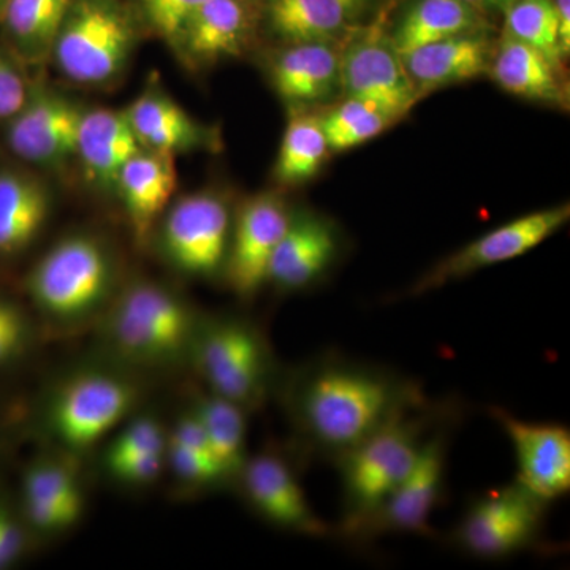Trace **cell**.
Instances as JSON below:
<instances>
[{
	"label": "cell",
	"mask_w": 570,
	"mask_h": 570,
	"mask_svg": "<svg viewBox=\"0 0 570 570\" xmlns=\"http://www.w3.org/2000/svg\"><path fill=\"white\" fill-rule=\"evenodd\" d=\"M275 396L298 452L333 463L393 420L430 403L414 379L335 352L283 371Z\"/></svg>",
	"instance_id": "cell-1"
},
{
	"label": "cell",
	"mask_w": 570,
	"mask_h": 570,
	"mask_svg": "<svg viewBox=\"0 0 570 570\" xmlns=\"http://www.w3.org/2000/svg\"><path fill=\"white\" fill-rule=\"evenodd\" d=\"M202 313L153 279L124 281L94 326L100 358L138 376L187 370Z\"/></svg>",
	"instance_id": "cell-2"
},
{
	"label": "cell",
	"mask_w": 570,
	"mask_h": 570,
	"mask_svg": "<svg viewBox=\"0 0 570 570\" xmlns=\"http://www.w3.org/2000/svg\"><path fill=\"white\" fill-rule=\"evenodd\" d=\"M122 284L110 243L92 232H75L41 255L24 288L43 333L73 336L92 332Z\"/></svg>",
	"instance_id": "cell-3"
},
{
	"label": "cell",
	"mask_w": 570,
	"mask_h": 570,
	"mask_svg": "<svg viewBox=\"0 0 570 570\" xmlns=\"http://www.w3.org/2000/svg\"><path fill=\"white\" fill-rule=\"evenodd\" d=\"M142 377L100 358L66 371L48 385L36 425L48 448L82 459L140 411Z\"/></svg>",
	"instance_id": "cell-4"
},
{
	"label": "cell",
	"mask_w": 570,
	"mask_h": 570,
	"mask_svg": "<svg viewBox=\"0 0 570 570\" xmlns=\"http://www.w3.org/2000/svg\"><path fill=\"white\" fill-rule=\"evenodd\" d=\"M452 404H431L401 415L335 461L343 491V519L333 534L346 538L404 482L431 431L456 415Z\"/></svg>",
	"instance_id": "cell-5"
},
{
	"label": "cell",
	"mask_w": 570,
	"mask_h": 570,
	"mask_svg": "<svg viewBox=\"0 0 570 570\" xmlns=\"http://www.w3.org/2000/svg\"><path fill=\"white\" fill-rule=\"evenodd\" d=\"M189 367L205 390L249 414L275 396L283 373L264 330L238 314H202Z\"/></svg>",
	"instance_id": "cell-6"
},
{
	"label": "cell",
	"mask_w": 570,
	"mask_h": 570,
	"mask_svg": "<svg viewBox=\"0 0 570 570\" xmlns=\"http://www.w3.org/2000/svg\"><path fill=\"white\" fill-rule=\"evenodd\" d=\"M142 37L127 0H75L52 43L48 66L71 85L111 88L129 70Z\"/></svg>",
	"instance_id": "cell-7"
},
{
	"label": "cell",
	"mask_w": 570,
	"mask_h": 570,
	"mask_svg": "<svg viewBox=\"0 0 570 570\" xmlns=\"http://www.w3.org/2000/svg\"><path fill=\"white\" fill-rule=\"evenodd\" d=\"M549 505L513 480L472 499L450 542L479 560H504L538 546Z\"/></svg>",
	"instance_id": "cell-8"
},
{
	"label": "cell",
	"mask_w": 570,
	"mask_h": 570,
	"mask_svg": "<svg viewBox=\"0 0 570 570\" xmlns=\"http://www.w3.org/2000/svg\"><path fill=\"white\" fill-rule=\"evenodd\" d=\"M234 217L227 198L214 190L175 198L157 224L164 257L187 277L224 276Z\"/></svg>",
	"instance_id": "cell-9"
},
{
	"label": "cell",
	"mask_w": 570,
	"mask_h": 570,
	"mask_svg": "<svg viewBox=\"0 0 570 570\" xmlns=\"http://www.w3.org/2000/svg\"><path fill=\"white\" fill-rule=\"evenodd\" d=\"M453 417L431 431L411 474L344 539L362 543L384 534H433L430 519L445 490Z\"/></svg>",
	"instance_id": "cell-10"
},
{
	"label": "cell",
	"mask_w": 570,
	"mask_h": 570,
	"mask_svg": "<svg viewBox=\"0 0 570 570\" xmlns=\"http://www.w3.org/2000/svg\"><path fill=\"white\" fill-rule=\"evenodd\" d=\"M232 489L250 512L277 530L309 538H328L335 532L311 508L295 461L283 450L268 448L247 455Z\"/></svg>",
	"instance_id": "cell-11"
},
{
	"label": "cell",
	"mask_w": 570,
	"mask_h": 570,
	"mask_svg": "<svg viewBox=\"0 0 570 570\" xmlns=\"http://www.w3.org/2000/svg\"><path fill=\"white\" fill-rule=\"evenodd\" d=\"M85 110L61 89L32 81L21 110L3 124V142L21 163L59 170L75 159L78 126Z\"/></svg>",
	"instance_id": "cell-12"
},
{
	"label": "cell",
	"mask_w": 570,
	"mask_h": 570,
	"mask_svg": "<svg viewBox=\"0 0 570 570\" xmlns=\"http://www.w3.org/2000/svg\"><path fill=\"white\" fill-rule=\"evenodd\" d=\"M17 504L36 540L77 528L88 504L80 460L50 448L37 455L22 471Z\"/></svg>",
	"instance_id": "cell-13"
},
{
	"label": "cell",
	"mask_w": 570,
	"mask_h": 570,
	"mask_svg": "<svg viewBox=\"0 0 570 570\" xmlns=\"http://www.w3.org/2000/svg\"><path fill=\"white\" fill-rule=\"evenodd\" d=\"M569 217V205H560L527 214L512 223L501 225L439 262L412 285L409 295L426 294L450 281L461 279L479 269L504 264L530 253L540 243L557 234L562 225L568 224Z\"/></svg>",
	"instance_id": "cell-14"
},
{
	"label": "cell",
	"mask_w": 570,
	"mask_h": 570,
	"mask_svg": "<svg viewBox=\"0 0 570 570\" xmlns=\"http://www.w3.org/2000/svg\"><path fill=\"white\" fill-rule=\"evenodd\" d=\"M341 92L366 100L401 119L419 96L392 37L377 28L356 33L341 50Z\"/></svg>",
	"instance_id": "cell-15"
},
{
	"label": "cell",
	"mask_w": 570,
	"mask_h": 570,
	"mask_svg": "<svg viewBox=\"0 0 570 570\" xmlns=\"http://www.w3.org/2000/svg\"><path fill=\"white\" fill-rule=\"evenodd\" d=\"M262 29V0H206L171 41L179 63L202 71L249 50Z\"/></svg>",
	"instance_id": "cell-16"
},
{
	"label": "cell",
	"mask_w": 570,
	"mask_h": 570,
	"mask_svg": "<svg viewBox=\"0 0 570 570\" xmlns=\"http://www.w3.org/2000/svg\"><path fill=\"white\" fill-rule=\"evenodd\" d=\"M292 209L277 193H261L239 206L232 227L224 277L242 299L266 285L269 262L283 238Z\"/></svg>",
	"instance_id": "cell-17"
},
{
	"label": "cell",
	"mask_w": 570,
	"mask_h": 570,
	"mask_svg": "<svg viewBox=\"0 0 570 570\" xmlns=\"http://www.w3.org/2000/svg\"><path fill=\"white\" fill-rule=\"evenodd\" d=\"M341 245V234L333 220L309 209L292 212L269 262L266 284L279 294H296L313 287L336 264Z\"/></svg>",
	"instance_id": "cell-18"
},
{
	"label": "cell",
	"mask_w": 570,
	"mask_h": 570,
	"mask_svg": "<svg viewBox=\"0 0 570 570\" xmlns=\"http://www.w3.org/2000/svg\"><path fill=\"white\" fill-rule=\"evenodd\" d=\"M491 415L512 442L517 482L547 502L570 491V431L558 423H532L513 417L501 407Z\"/></svg>",
	"instance_id": "cell-19"
},
{
	"label": "cell",
	"mask_w": 570,
	"mask_h": 570,
	"mask_svg": "<svg viewBox=\"0 0 570 570\" xmlns=\"http://www.w3.org/2000/svg\"><path fill=\"white\" fill-rule=\"evenodd\" d=\"M142 149L181 156L219 151L223 138L217 127L198 121L167 92L157 75L124 110Z\"/></svg>",
	"instance_id": "cell-20"
},
{
	"label": "cell",
	"mask_w": 570,
	"mask_h": 570,
	"mask_svg": "<svg viewBox=\"0 0 570 570\" xmlns=\"http://www.w3.org/2000/svg\"><path fill=\"white\" fill-rule=\"evenodd\" d=\"M268 55L269 82L292 110L326 102L341 91V50L333 41L277 45Z\"/></svg>",
	"instance_id": "cell-21"
},
{
	"label": "cell",
	"mask_w": 570,
	"mask_h": 570,
	"mask_svg": "<svg viewBox=\"0 0 570 570\" xmlns=\"http://www.w3.org/2000/svg\"><path fill=\"white\" fill-rule=\"evenodd\" d=\"M175 159L168 154L141 148L119 171L115 194L121 200L138 246L149 245L156 235L157 224L174 202L178 189Z\"/></svg>",
	"instance_id": "cell-22"
},
{
	"label": "cell",
	"mask_w": 570,
	"mask_h": 570,
	"mask_svg": "<svg viewBox=\"0 0 570 570\" xmlns=\"http://www.w3.org/2000/svg\"><path fill=\"white\" fill-rule=\"evenodd\" d=\"M141 149L124 110L86 108L78 126L75 159L94 189L115 194L124 164Z\"/></svg>",
	"instance_id": "cell-23"
},
{
	"label": "cell",
	"mask_w": 570,
	"mask_h": 570,
	"mask_svg": "<svg viewBox=\"0 0 570 570\" xmlns=\"http://www.w3.org/2000/svg\"><path fill=\"white\" fill-rule=\"evenodd\" d=\"M493 45L485 31L461 33L401 55L420 97L444 86L489 73Z\"/></svg>",
	"instance_id": "cell-24"
},
{
	"label": "cell",
	"mask_w": 570,
	"mask_h": 570,
	"mask_svg": "<svg viewBox=\"0 0 570 570\" xmlns=\"http://www.w3.org/2000/svg\"><path fill=\"white\" fill-rule=\"evenodd\" d=\"M51 193L28 168L0 167V258H14L31 249L47 227Z\"/></svg>",
	"instance_id": "cell-25"
},
{
	"label": "cell",
	"mask_w": 570,
	"mask_h": 570,
	"mask_svg": "<svg viewBox=\"0 0 570 570\" xmlns=\"http://www.w3.org/2000/svg\"><path fill=\"white\" fill-rule=\"evenodd\" d=\"M75 0H3L0 43L28 69L50 62L52 43Z\"/></svg>",
	"instance_id": "cell-26"
},
{
	"label": "cell",
	"mask_w": 570,
	"mask_h": 570,
	"mask_svg": "<svg viewBox=\"0 0 570 570\" xmlns=\"http://www.w3.org/2000/svg\"><path fill=\"white\" fill-rule=\"evenodd\" d=\"M489 73L504 91L549 105H568V89L557 69L542 55L504 32L493 51Z\"/></svg>",
	"instance_id": "cell-27"
},
{
	"label": "cell",
	"mask_w": 570,
	"mask_h": 570,
	"mask_svg": "<svg viewBox=\"0 0 570 570\" xmlns=\"http://www.w3.org/2000/svg\"><path fill=\"white\" fill-rule=\"evenodd\" d=\"M348 20L343 0H262V29L277 45L335 41Z\"/></svg>",
	"instance_id": "cell-28"
},
{
	"label": "cell",
	"mask_w": 570,
	"mask_h": 570,
	"mask_svg": "<svg viewBox=\"0 0 570 570\" xmlns=\"http://www.w3.org/2000/svg\"><path fill=\"white\" fill-rule=\"evenodd\" d=\"M485 29L482 13L463 0H417L390 37L397 52L403 55L433 41Z\"/></svg>",
	"instance_id": "cell-29"
},
{
	"label": "cell",
	"mask_w": 570,
	"mask_h": 570,
	"mask_svg": "<svg viewBox=\"0 0 570 570\" xmlns=\"http://www.w3.org/2000/svg\"><path fill=\"white\" fill-rule=\"evenodd\" d=\"M190 407L204 426L209 449L227 485H234L239 469L247 459V415L238 404L198 390L190 396Z\"/></svg>",
	"instance_id": "cell-30"
},
{
	"label": "cell",
	"mask_w": 570,
	"mask_h": 570,
	"mask_svg": "<svg viewBox=\"0 0 570 570\" xmlns=\"http://www.w3.org/2000/svg\"><path fill=\"white\" fill-rule=\"evenodd\" d=\"M292 111L275 165L276 183L284 187L313 179L330 151L322 119L303 110Z\"/></svg>",
	"instance_id": "cell-31"
},
{
	"label": "cell",
	"mask_w": 570,
	"mask_h": 570,
	"mask_svg": "<svg viewBox=\"0 0 570 570\" xmlns=\"http://www.w3.org/2000/svg\"><path fill=\"white\" fill-rule=\"evenodd\" d=\"M322 127L332 153H343L373 140L400 121L392 112L366 100L346 97L343 104L326 112Z\"/></svg>",
	"instance_id": "cell-32"
},
{
	"label": "cell",
	"mask_w": 570,
	"mask_h": 570,
	"mask_svg": "<svg viewBox=\"0 0 570 570\" xmlns=\"http://www.w3.org/2000/svg\"><path fill=\"white\" fill-rule=\"evenodd\" d=\"M505 11V33L542 52L562 70L560 33L554 0H513Z\"/></svg>",
	"instance_id": "cell-33"
},
{
	"label": "cell",
	"mask_w": 570,
	"mask_h": 570,
	"mask_svg": "<svg viewBox=\"0 0 570 570\" xmlns=\"http://www.w3.org/2000/svg\"><path fill=\"white\" fill-rule=\"evenodd\" d=\"M41 333L32 309L0 292V371L26 362L39 346Z\"/></svg>",
	"instance_id": "cell-34"
},
{
	"label": "cell",
	"mask_w": 570,
	"mask_h": 570,
	"mask_svg": "<svg viewBox=\"0 0 570 570\" xmlns=\"http://www.w3.org/2000/svg\"><path fill=\"white\" fill-rule=\"evenodd\" d=\"M168 426L154 414L135 412L104 444L102 466L167 450Z\"/></svg>",
	"instance_id": "cell-35"
},
{
	"label": "cell",
	"mask_w": 570,
	"mask_h": 570,
	"mask_svg": "<svg viewBox=\"0 0 570 570\" xmlns=\"http://www.w3.org/2000/svg\"><path fill=\"white\" fill-rule=\"evenodd\" d=\"M206 0H127L142 36L165 41L170 47L187 20Z\"/></svg>",
	"instance_id": "cell-36"
},
{
	"label": "cell",
	"mask_w": 570,
	"mask_h": 570,
	"mask_svg": "<svg viewBox=\"0 0 570 570\" xmlns=\"http://www.w3.org/2000/svg\"><path fill=\"white\" fill-rule=\"evenodd\" d=\"M36 542L17 501L0 497V570L13 568L24 560Z\"/></svg>",
	"instance_id": "cell-37"
},
{
	"label": "cell",
	"mask_w": 570,
	"mask_h": 570,
	"mask_svg": "<svg viewBox=\"0 0 570 570\" xmlns=\"http://www.w3.org/2000/svg\"><path fill=\"white\" fill-rule=\"evenodd\" d=\"M105 474L126 489H148L167 472V450L105 464Z\"/></svg>",
	"instance_id": "cell-38"
},
{
	"label": "cell",
	"mask_w": 570,
	"mask_h": 570,
	"mask_svg": "<svg viewBox=\"0 0 570 570\" xmlns=\"http://www.w3.org/2000/svg\"><path fill=\"white\" fill-rule=\"evenodd\" d=\"M31 86L28 71L0 43V124H6L21 110Z\"/></svg>",
	"instance_id": "cell-39"
},
{
	"label": "cell",
	"mask_w": 570,
	"mask_h": 570,
	"mask_svg": "<svg viewBox=\"0 0 570 570\" xmlns=\"http://www.w3.org/2000/svg\"><path fill=\"white\" fill-rule=\"evenodd\" d=\"M558 14V33L562 56L568 58L570 52V0H554Z\"/></svg>",
	"instance_id": "cell-40"
},
{
	"label": "cell",
	"mask_w": 570,
	"mask_h": 570,
	"mask_svg": "<svg viewBox=\"0 0 570 570\" xmlns=\"http://www.w3.org/2000/svg\"><path fill=\"white\" fill-rule=\"evenodd\" d=\"M463 2L482 13V11L505 10L513 0H463Z\"/></svg>",
	"instance_id": "cell-41"
},
{
	"label": "cell",
	"mask_w": 570,
	"mask_h": 570,
	"mask_svg": "<svg viewBox=\"0 0 570 570\" xmlns=\"http://www.w3.org/2000/svg\"><path fill=\"white\" fill-rule=\"evenodd\" d=\"M343 2L348 11V17L355 18L358 17V14L362 13V11H365L367 9V6H370L371 0H343Z\"/></svg>",
	"instance_id": "cell-42"
},
{
	"label": "cell",
	"mask_w": 570,
	"mask_h": 570,
	"mask_svg": "<svg viewBox=\"0 0 570 570\" xmlns=\"http://www.w3.org/2000/svg\"><path fill=\"white\" fill-rule=\"evenodd\" d=\"M2 3H3V0H0V6H2Z\"/></svg>",
	"instance_id": "cell-43"
}]
</instances>
